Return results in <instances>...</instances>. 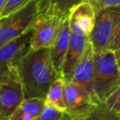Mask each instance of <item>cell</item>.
<instances>
[{"instance_id": "obj_1", "label": "cell", "mask_w": 120, "mask_h": 120, "mask_svg": "<svg viewBox=\"0 0 120 120\" xmlns=\"http://www.w3.org/2000/svg\"><path fill=\"white\" fill-rule=\"evenodd\" d=\"M25 90V98L46 97L51 85L60 77L54 65L51 48L28 47L13 63Z\"/></svg>"}, {"instance_id": "obj_2", "label": "cell", "mask_w": 120, "mask_h": 120, "mask_svg": "<svg viewBox=\"0 0 120 120\" xmlns=\"http://www.w3.org/2000/svg\"><path fill=\"white\" fill-rule=\"evenodd\" d=\"M120 87V70L114 51L96 54L92 91L99 102H104Z\"/></svg>"}, {"instance_id": "obj_3", "label": "cell", "mask_w": 120, "mask_h": 120, "mask_svg": "<svg viewBox=\"0 0 120 120\" xmlns=\"http://www.w3.org/2000/svg\"><path fill=\"white\" fill-rule=\"evenodd\" d=\"M40 14V0H32L14 12L0 18V47L33 29Z\"/></svg>"}, {"instance_id": "obj_4", "label": "cell", "mask_w": 120, "mask_h": 120, "mask_svg": "<svg viewBox=\"0 0 120 120\" xmlns=\"http://www.w3.org/2000/svg\"><path fill=\"white\" fill-rule=\"evenodd\" d=\"M25 99L21 79L15 65L11 64L0 74V120H11Z\"/></svg>"}, {"instance_id": "obj_5", "label": "cell", "mask_w": 120, "mask_h": 120, "mask_svg": "<svg viewBox=\"0 0 120 120\" xmlns=\"http://www.w3.org/2000/svg\"><path fill=\"white\" fill-rule=\"evenodd\" d=\"M120 25V8H105L96 12L90 41L96 54L107 50Z\"/></svg>"}, {"instance_id": "obj_6", "label": "cell", "mask_w": 120, "mask_h": 120, "mask_svg": "<svg viewBox=\"0 0 120 120\" xmlns=\"http://www.w3.org/2000/svg\"><path fill=\"white\" fill-rule=\"evenodd\" d=\"M65 17L49 12H41L33 27L29 48L37 50L52 48L56 39Z\"/></svg>"}, {"instance_id": "obj_7", "label": "cell", "mask_w": 120, "mask_h": 120, "mask_svg": "<svg viewBox=\"0 0 120 120\" xmlns=\"http://www.w3.org/2000/svg\"><path fill=\"white\" fill-rule=\"evenodd\" d=\"M66 114L72 117L86 119L99 103L92 92L84 87L70 81L65 87Z\"/></svg>"}, {"instance_id": "obj_8", "label": "cell", "mask_w": 120, "mask_h": 120, "mask_svg": "<svg viewBox=\"0 0 120 120\" xmlns=\"http://www.w3.org/2000/svg\"><path fill=\"white\" fill-rule=\"evenodd\" d=\"M71 33L90 36L96 21V11L89 2H83L74 8L69 15Z\"/></svg>"}, {"instance_id": "obj_9", "label": "cell", "mask_w": 120, "mask_h": 120, "mask_svg": "<svg viewBox=\"0 0 120 120\" xmlns=\"http://www.w3.org/2000/svg\"><path fill=\"white\" fill-rule=\"evenodd\" d=\"M95 56L96 53L90 41L83 54L78 61L70 79V81L82 86L92 93L95 74Z\"/></svg>"}, {"instance_id": "obj_10", "label": "cell", "mask_w": 120, "mask_h": 120, "mask_svg": "<svg viewBox=\"0 0 120 120\" xmlns=\"http://www.w3.org/2000/svg\"><path fill=\"white\" fill-rule=\"evenodd\" d=\"M89 43L90 36H82L74 33L70 34V44L61 70V78L65 82L70 81L73 71Z\"/></svg>"}, {"instance_id": "obj_11", "label": "cell", "mask_w": 120, "mask_h": 120, "mask_svg": "<svg viewBox=\"0 0 120 120\" xmlns=\"http://www.w3.org/2000/svg\"><path fill=\"white\" fill-rule=\"evenodd\" d=\"M33 35V29L16 39L0 47V74L14 63L20 55L29 47Z\"/></svg>"}, {"instance_id": "obj_12", "label": "cell", "mask_w": 120, "mask_h": 120, "mask_svg": "<svg viewBox=\"0 0 120 120\" xmlns=\"http://www.w3.org/2000/svg\"><path fill=\"white\" fill-rule=\"evenodd\" d=\"M70 34H71V31H70V20H69V16H67L64 20L58 36L51 48L54 65L60 77H61L62 67H63L65 56H66L67 50H68L69 44H70Z\"/></svg>"}, {"instance_id": "obj_13", "label": "cell", "mask_w": 120, "mask_h": 120, "mask_svg": "<svg viewBox=\"0 0 120 120\" xmlns=\"http://www.w3.org/2000/svg\"><path fill=\"white\" fill-rule=\"evenodd\" d=\"M45 106L44 98H25L12 114L11 120H34L43 112Z\"/></svg>"}, {"instance_id": "obj_14", "label": "cell", "mask_w": 120, "mask_h": 120, "mask_svg": "<svg viewBox=\"0 0 120 120\" xmlns=\"http://www.w3.org/2000/svg\"><path fill=\"white\" fill-rule=\"evenodd\" d=\"M65 81L61 77L53 82L49 88L45 97L46 105L58 109L62 112H66V102L65 95Z\"/></svg>"}, {"instance_id": "obj_15", "label": "cell", "mask_w": 120, "mask_h": 120, "mask_svg": "<svg viewBox=\"0 0 120 120\" xmlns=\"http://www.w3.org/2000/svg\"><path fill=\"white\" fill-rule=\"evenodd\" d=\"M87 0H40V13L49 12L67 17L70 11L79 3Z\"/></svg>"}, {"instance_id": "obj_16", "label": "cell", "mask_w": 120, "mask_h": 120, "mask_svg": "<svg viewBox=\"0 0 120 120\" xmlns=\"http://www.w3.org/2000/svg\"><path fill=\"white\" fill-rule=\"evenodd\" d=\"M85 120H120V112L109 107L105 102H101Z\"/></svg>"}, {"instance_id": "obj_17", "label": "cell", "mask_w": 120, "mask_h": 120, "mask_svg": "<svg viewBox=\"0 0 120 120\" xmlns=\"http://www.w3.org/2000/svg\"><path fill=\"white\" fill-rule=\"evenodd\" d=\"M30 1L32 0H8L4 8L0 13V18L14 12L15 11L20 9L25 5H26L27 3H29Z\"/></svg>"}, {"instance_id": "obj_18", "label": "cell", "mask_w": 120, "mask_h": 120, "mask_svg": "<svg viewBox=\"0 0 120 120\" xmlns=\"http://www.w3.org/2000/svg\"><path fill=\"white\" fill-rule=\"evenodd\" d=\"M65 115V112L46 105L43 112L34 120H61Z\"/></svg>"}, {"instance_id": "obj_19", "label": "cell", "mask_w": 120, "mask_h": 120, "mask_svg": "<svg viewBox=\"0 0 120 120\" xmlns=\"http://www.w3.org/2000/svg\"><path fill=\"white\" fill-rule=\"evenodd\" d=\"M87 2L92 5L96 12L105 8H120V0H87Z\"/></svg>"}, {"instance_id": "obj_20", "label": "cell", "mask_w": 120, "mask_h": 120, "mask_svg": "<svg viewBox=\"0 0 120 120\" xmlns=\"http://www.w3.org/2000/svg\"><path fill=\"white\" fill-rule=\"evenodd\" d=\"M104 102H105L109 107L120 112V87L115 92H113Z\"/></svg>"}, {"instance_id": "obj_21", "label": "cell", "mask_w": 120, "mask_h": 120, "mask_svg": "<svg viewBox=\"0 0 120 120\" xmlns=\"http://www.w3.org/2000/svg\"><path fill=\"white\" fill-rule=\"evenodd\" d=\"M108 49H109L111 51H114V52L118 50V49H120V25Z\"/></svg>"}, {"instance_id": "obj_22", "label": "cell", "mask_w": 120, "mask_h": 120, "mask_svg": "<svg viewBox=\"0 0 120 120\" xmlns=\"http://www.w3.org/2000/svg\"><path fill=\"white\" fill-rule=\"evenodd\" d=\"M61 120H85L83 118H77V117H72V116L67 114L66 113H65V115H64L63 119Z\"/></svg>"}, {"instance_id": "obj_23", "label": "cell", "mask_w": 120, "mask_h": 120, "mask_svg": "<svg viewBox=\"0 0 120 120\" xmlns=\"http://www.w3.org/2000/svg\"><path fill=\"white\" fill-rule=\"evenodd\" d=\"M114 55H115V58H116V60H117L118 66H119V70H120V49H118V50L114 51Z\"/></svg>"}, {"instance_id": "obj_24", "label": "cell", "mask_w": 120, "mask_h": 120, "mask_svg": "<svg viewBox=\"0 0 120 120\" xmlns=\"http://www.w3.org/2000/svg\"><path fill=\"white\" fill-rule=\"evenodd\" d=\"M7 2H8V0H0V13H1L2 10L3 9V8H4Z\"/></svg>"}]
</instances>
